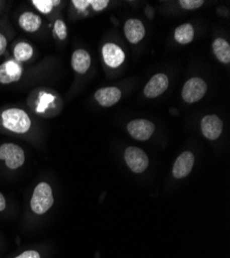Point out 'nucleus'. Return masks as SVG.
Masks as SVG:
<instances>
[{"instance_id": "obj_5", "label": "nucleus", "mask_w": 230, "mask_h": 258, "mask_svg": "<svg viewBox=\"0 0 230 258\" xmlns=\"http://www.w3.org/2000/svg\"><path fill=\"white\" fill-rule=\"evenodd\" d=\"M125 161L128 167L135 174H141L149 166V158L141 149L137 147H128L125 150Z\"/></svg>"}, {"instance_id": "obj_11", "label": "nucleus", "mask_w": 230, "mask_h": 258, "mask_svg": "<svg viewBox=\"0 0 230 258\" xmlns=\"http://www.w3.org/2000/svg\"><path fill=\"white\" fill-rule=\"evenodd\" d=\"M22 68L15 61H7L0 66V83L11 84L20 80Z\"/></svg>"}, {"instance_id": "obj_4", "label": "nucleus", "mask_w": 230, "mask_h": 258, "mask_svg": "<svg viewBox=\"0 0 230 258\" xmlns=\"http://www.w3.org/2000/svg\"><path fill=\"white\" fill-rule=\"evenodd\" d=\"M207 91L206 83L200 78H191L184 85L182 97L188 103L199 101Z\"/></svg>"}, {"instance_id": "obj_6", "label": "nucleus", "mask_w": 230, "mask_h": 258, "mask_svg": "<svg viewBox=\"0 0 230 258\" xmlns=\"http://www.w3.org/2000/svg\"><path fill=\"white\" fill-rule=\"evenodd\" d=\"M129 135L137 141H148L155 132V125L149 120L136 119L127 124Z\"/></svg>"}, {"instance_id": "obj_20", "label": "nucleus", "mask_w": 230, "mask_h": 258, "mask_svg": "<svg viewBox=\"0 0 230 258\" xmlns=\"http://www.w3.org/2000/svg\"><path fill=\"white\" fill-rule=\"evenodd\" d=\"M54 30H55V33L57 34V36L59 37V39L64 40L66 38V36H67V27H66V25H65L63 21L57 20L55 22V25H54Z\"/></svg>"}, {"instance_id": "obj_22", "label": "nucleus", "mask_w": 230, "mask_h": 258, "mask_svg": "<svg viewBox=\"0 0 230 258\" xmlns=\"http://www.w3.org/2000/svg\"><path fill=\"white\" fill-rule=\"evenodd\" d=\"M90 6L96 12H100L109 6V0H91Z\"/></svg>"}, {"instance_id": "obj_15", "label": "nucleus", "mask_w": 230, "mask_h": 258, "mask_svg": "<svg viewBox=\"0 0 230 258\" xmlns=\"http://www.w3.org/2000/svg\"><path fill=\"white\" fill-rule=\"evenodd\" d=\"M19 24L27 32H35L41 25V19L34 13L26 12L20 16Z\"/></svg>"}, {"instance_id": "obj_14", "label": "nucleus", "mask_w": 230, "mask_h": 258, "mask_svg": "<svg viewBox=\"0 0 230 258\" xmlns=\"http://www.w3.org/2000/svg\"><path fill=\"white\" fill-rule=\"evenodd\" d=\"M72 69L78 74H85L91 66V57L85 50H76L71 57Z\"/></svg>"}, {"instance_id": "obj_21", "label": "nucleus", "mask_w": 230, "mask_h": 258, "mask_svg": "<svg viewBox=\"0 0 230 258\" xmlns=\"http://www.w3.org/2000/svg\"><path fill=\"white\" fill-rule=\"evenodd\" d=\"M204 4L203 0H181L180 6L184 10H195L202 7Z\"/></svg>"}, {"instance_id": "obj_16", "label": "nucleus", "mask_w": 230, "mask_h": 258, "mask_svg": "<svg viewBox=\"0 0 230 258\" xmlns=\"http://www.w3.org/2000/svg\"><path fill=\"white\" fill-rule=\"evenodd\" d=\"M213 51L220 62L224 64L230 62V46L225 39L216 38L213 42Z\"/></svg>"}, {"instance_id": "obj_27", "label": "nucleus", "mask_w": 230, "mask_h": 258, "mask_svg": "<svg viewBox=\"0 0 230 258\" xmlns=\"http://www.w3.org/2000/svg\"><path fill=\"white\" fill-rule=\"evenodd\" d=\"M7 207V202L5 197L2 195V192H0V212H3Z\"/></svg>"}, {"instance_id": "obj_13", "label": "nucleus", "mask_w": 230, "mask_h": 258, "mask_svg": "<svg viewBox=\"0 0 230 258\" xmlns=\"http://www.w3.org/2000/svg\"><path fill=\"white\" fill-rule=\"evenodd\" d=\"M121 91L117 87L101 88L95 92V99L102 106H112L121 98Z\"/></svg>"}, {"instance_id": "obj_24", "label": "nucleus", "mask_w": 230, "mask_h": 258, "mask_svg": "<svg viewBox=\"0 0 230 258\" xmlns=\"http://www.w3.org/2000/svg\"><path fill=\"white\" fill-rule=\"evenodd\" d=\"M91 0H73L72 4L79 11L83 12L87 9L88 6H90Z\"/></svg>"}, {"instance_id": "obj_7", "label": "nucleus", "mask_w": 230, "mask_h": 258, "mask_svg": "<svg viewBox=\"0 0 230 258\" xmlns=\"http://www.w3.org/2000/svg\"><path fill=\"white\" fill-rule=\"evenodd\" d=\"M200 126L202 135L211 141L217 140L223 132V122L216 115L205 116L201 120Z\"/></svg>"}, {"instance_id": "obj_25", "label": "nucleus", "mask_w": 230, "mask_h": 258, "mask_svg": "<svg viewBox=\"0 0 230 258\" xmlns=\"http://www.w3.org/2000/svg\"><path fill=\"white\" fill-rule=\"evenodd\" d=\"M16 258H40V255L37 251H33V250H29V251H25L21 255L17 256Z\"/></svg>"}, {"instance_id": "obj_10", "label": "nucleus", "mask_w": 230, "mask_h": 258, "mask_svg": "<svg viewBox=\"0 0 230 258\" xmlns=\"http://www.w3.org/2000/svg\"><path fill=\"white\" fill-rule=\"evenodd\" d=\"M103 60L107 66L116 69L119 68L125 60V54L123 50L115 44H106L102 48Z\"/></svg>"}, {"instance_id": "obj_12", "label": "nucleus", "mask_w": 230, "mask_h": 258, "mask_svg": "<svg viewBox=\"0 0 230 258\" xmlns=\"http://www.w3.org/2000/svg\"><path fill=\"white\" fill-rule=\"evenodd\" d=\"M124 33L131 44H138L143 38L145 30L140 20L129 19L124 25Z\"/></svg>"}, {"instance_id": "obj_26", "label": "nucleus", "mask_w": 230, "mask_h": 258, "mask_svg": "<svg viewBox=\"0 0 230 258\" xmlns=\"http://www.w3.org/2000/svg\"><path fill=\"white\" fill-rule=\"evenodd\" d=\"M7 46H8V41H7V38L4 34L0 33V56H2L6 49H7Z\"/></svg>"}, {"instance_id": "obj_1", "label": "nucleus", "mask_w": 230, "mask_h": 258, "mask_svg": "<svg viewBox=\"0 0 230 258\" xmlns=\"http://www.w3.org/2000/svg\"><path fill=\"white\" fill-rule=\"evenodd\" d=\"M3 125L16 134H26L31 127V120L27 113L20 109H10L3 113Z\"/></svg>"}, {"instance_id": "obj_19", "label": "nucleus", "mask_w": 230, "mask_h": 258, "mask_svg": "<svg viewBox=\"0 0 230 258\" xmlns=\"http://www.w3.org/2000/svg\"><path fill=\"white\" fill-rule=\"evenodd\" d=\"M33 6L43 14H49L54 6H58L60 2H57V0H33L32 2Z\"/></svg>"}, {"instance_id": "obj_23", "label": "nucleus", "mask_w": 230, "mask_h": 258, "mask_svg": "<svg viewBox=\"0 0 230 258\" xmlns=\"http://www.w3.org/2000/svg\"><path fill=\"white\" fill-rule=\"evenodd\" d=\"M40 98H41V100H40V103H39V105L37 107V111L38 112H44V110L47 107L48 102L53 100V96H51V95H49L47 93H44V95H41Z\"/></svg>"}, {"instance_id": "obj_8", "label": "nucleus", "mask_w": 230, "mask_h": 258, "mask_svg": "<svg viewBox=\"0 0 230 258\" xmlns=\"http://www.w3.org/2000/svg\"><path fill=\"white\" fill-rule=\"evenodd\" d=\"M169 88V78L164 74H157L145 85L143 93L148 98H155Z\"/></svg>"}, {"instance_id": "obj_17", "label": "nucleus", "mask_w": 230, "mask_h": 258, "mask_svg": "<svg viewBox=\"0 0 230 258\" xmlns=\"http://www.w3.org/2000/svg\"><path fill=\"white\" fill-rule=\"evenodd\" d=\"M194 38V28L191 24L186 23L179 26L175 31V39L181 45H188Z\"/></svg>"}, {"instance_id": "obj_18", "label": "nucleus", "mask_w": 230, "mask_h": 258, "mask_svg": "<svg viewBox=\"0 0 230 258\" xmlns=\"http://www.w3.org/2000/svg\"><path fill=\"white\" fill-rule=\"evenodd\" d=\"M14 55L18 61H27L33 55V48L27 42H20L15 47Z\"/></svg>"}, {"instance_id": "obj_3", "label": "nucleus", "mask_w": 230, "mask_h": 258, "mask_svg": "<svg viewBox=\"0 0 230 258\" xmlns=\"http://www.w3.org/2000/svg\"><path fill=\"white\" fill-rule=\"evenodd\" d=\"M0 160H5L11 169H17L25 162L23 149L16 144H4L0 146Z\"/></svg>"}, {"instance_id": "obj_28", "label": "nucleus", "mask_w": 230, "mask_h": 258, "mask_svg": "<svg viewBox=\"0 0 230 258\" xmlns=\"http://www.w3.org/2000/svg\"><path fill=\"white\" fill-rule=\"evenodd\" d=\"M145 15H147L148 18L152 19L153 16H154V9L152 7H150V6H148L147 8H145Z\"/></svg>"}, {"instance_id": "obj_2", "label": "nucleus", "mask_w": 230, "mask_h": 258, "mask_svg": "<svg viewBox=\"0 0 230 258\" xmlns=\"http://www.w3.org/2000/svg\"><path fill=\"white\" fill-rule=\"evenodd\" d=\"M54 204L52 188L48 183H39L32 195L30 202L32 211L37 215H43L48 212Z\"/></svg>"}, {"instance_id": "obj_9", "label": "nucleus", "mask_w": 230, "mask_h": 258, "mask_svg": "<svg viewBox=\"0 0 230 258\" xmlns=\"http://www.w3.org/2000/svg\"><path fill=\"white\" fill-rule=\"evenodd\" d=\"M194 155L186 151L183 152L176 160L173 167V175L176 179H183L191 173L194 165Z\"/></svg>"}]
</instances>
